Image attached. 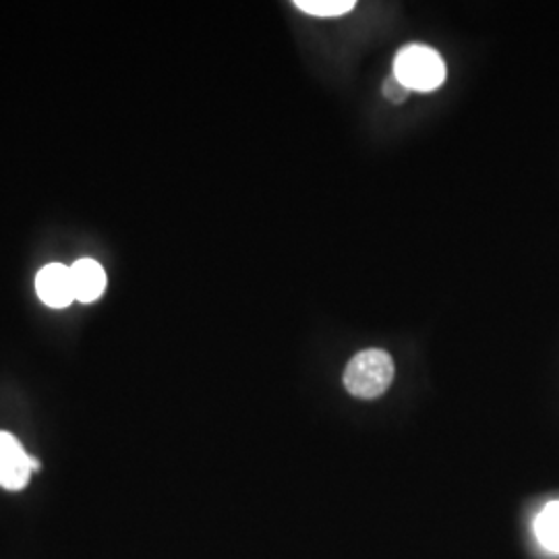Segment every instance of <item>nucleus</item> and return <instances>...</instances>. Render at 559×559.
Here are the masks:
<instances>
[{"mask_svg": "<svg viewBox=\"0 0 559 559\" xmlns=\"http://www.w3.org/2000/svg\"><path fill=\"white\" fill-rule=\"evenodd\" d=\"M394 380V360L378 348L362 350L344 369V385L357 399H380Z\"/></svg>", "mask_w": 559, "mask_h": 559, "instance_id": "f257e3e1", "label": "nucleus"}, {"mask_svg": "<svg viewBox=\"0 0 559 559\" xmlns=\"http://www.w3.org/2000/svg\"><path fill=\"white\" fill-rule=\"evenodd\" d=\"M394 78L411 92H433L445 81V64L438 50L423 44H408L396 55Z\"/></svg>", "mask_w": 559, "mask_h": 559, "instance_id": "f03ea898", "label": "nucleus"}, {"mask_svg": "<svg viewBox=\"0 0 559 559\" xmlns=\"http://www.w3.org/2000/svg\"><path fill=\"white\" fill-rule=\"evenodd\" d=\"M32 473V456H27L17 438L0 431V487L21 491L29 483Z\"/></svg>", "mask_w": 559, "mask_h": 559, "instance_id": "7ed1b4c3", "label": "nucleus"}, {"mask_svg": "<svg viewBox=\"0 0 559 559\" xmlns=\"http://www.w3.org/2000/svg\"><path fill=\"white\" fill-rule=\"evenodd\" d=\"M36 293L44 305L52 309H64L75 300L71 267L62 263H50L41 267L36 276Z\"/></svg>", "mask_w": 559, "mask_h": 559, "instance_id": "20e7f679", "label": "nucleus"}, {"mask_svg": "<svg viewBox=\"0 0 559 559\" xmlns=\"http://www.w3.org/2000/svg\"><path fill=\"white\" fill-rule=\"evenodd\" d=\"M75 300L94 302L106 290V272L96 260H80L71 265Z\"/></svg>", "mask_w": 559, "mask_h": 559, "instance_id": "39448f33", "label": "nucleus"}, {"mask_svg": "<svg viewBox=\"0 0 559 559\" xmlns=\"http://www.w3.org/2000/svg\"><path fill=\"white\" fill-rule=\"evenodd\" d=\"M535 533L543 547L559 554V501L545 506V510L535 520Z\"/></svg>", "mask_w": 559, "mask_h": 559, "instance_id": "423d86ee", "label": "nucleus"}, {"mask_svg": "<svg viewBox=\"0 0 559 559\" xmlns=\"http://www.w3.org/2000/svg\"><path fill=\"white\" fill-rule=\"evenodd\" d=\"M295 7L313 17H340L355 9L353 0H297Z\"/></svg>", "mask_w": 559, "mask_h": 559, "instance_id": "0eeeda50", "label": "nucleus"}, {"mask_svg": "<svg viewBox=\"0 0 559 559\" xmlns=\"http://www.w3.org/2000/svg\"><path fill=\"white\" fill-rule=\"evenodd\" d=\"M383 96L388 100L394 102V104H400V102H404L411 96V90L392 75V78H388L385 83H383Z\"/></svg>", "mask_w": 559, "mask_h": 559, "instance_id": "6e6552de", "label": "nucleus"}, {"mask_svg": "<svg viewBox=\"0 0 559 559\" xmlns=\"http://www.w3.org/2000/svg\"><path fill=\"white\" fill-rule=\"evenodd\" d=\"M40 468V460L32 459V471H38Z\"/></svg>", "mask_w": 559, "mask_h": 559, "instance_id": "1a4fd4ad", "label": "nucleus"}]
</instances>
